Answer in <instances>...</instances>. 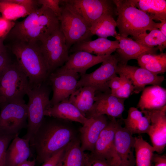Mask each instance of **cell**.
<instances>
[{
  "instance_id": "3957f363",
  "label": "cell",
  "mask_w": 166,
  "mask_h": 166,
  "mask_svg": "<svg viewBox=\"0 0 166 166\" xmlns=\"http://www.w3.org/2000/svg\"><path fill=\"white\" fill-rule=\"evenodd\" d=\"M40 45L34 42H15L11 46V50L27 77L31 89L42 85L49 75Z\"/></svg>"
},
{
  "instance_id": "d6986e66",
  "label": "cell",
  "mask_w": 166,
  "mask_h": 166,
  "mask_svg": "<svg viewBox=\"0 0 166 166\" xmlns=\"http://www.w3.org/2000/svg\"><path fill=\"white\" fill-rule=\"evenodd\" d=\"M114 38L118 41L119 45L115 54L118 58V63L121 64H127L129 60H137L144 54H156L158 50L157 47H146L128 37L121 36L118 33Z\"/></svg>"
},
{
  "instance_id": "8992f818",
  "label": "cell",
  "mask_w": 166,
  "mask_h": 166,
  "mask_svg": "<svg viewBox=\"0 0 166 166\" xmlns=\"http://www.w3.org/2000/svg\"><path fill=\"white\" fill-rule=\"evenodd\" d=\"M30 89L27 77L16 61L8 64L0 75V97L6 102L25 103L24 97Z\"/></svg>"
},
{
  "instance_id": "5bb4252c",
  "label": "cell",
  "mask_w": 166,
  "mask_h": 166,
  "mask_svg": "<svg viewBox=\"0 0 166 166\" xmlns=\"http://www.w3.org/2000/svg\"><path fill=\"white\" fill-rule=\"evenodd\" d=\"M141 112L149 120L150 126L147 134L154 151L161 154L166 146V105L159 109Z\"/></svg>"
},
{
  "instance_id": "7bdbcfd3",
  "label": "cell",
  "mask_w": 166,
  "mask_h": 166,
  "mask_svg": "<svg viewBox=\"0 0 166 166\" xmlns=\"http://www.w3.org/2000/svg\"><path fill=\"white\" fill-rule=\"evenodd\" d=\"M160 22L157 23V28L159 29L162 33L166 37V19L163 20Z\"/></svg>"
},
{
  "instance_id": "52a82bcc",
  "label": "cell",
  "mask_w": 166,
  "mask_h": 166,
  "mask_svg": "<svg viewBox=\"0 0 166 166\" xmlns=\"http://www.w3.org/2000/svg\"><path fill=\"white\" fill-rule=\"evenodd\" d=\"M61 3L62 12L58 18L60 29L64 35L69 50L76 43L91 40L93 35L90 27L82 18L67 5L60 2Z\"/></svg>"
},
{
  "instance_id": "ac0fdd59",
  "label": "cell",
  "mask_w": 166,
  "mask_h": 166,
  "mask_svg": "<svg viewBox=\"0 0 166 166\" xmlns=\"http://www.w3.org/2000/svg\"><path fill=\"white\" fill-rule=\"evenodd\" d=\"M114 143L120 161L119 166H135L134 137L119 123L115 133Z\"/></svg>"
},
{
  "instance_id": "f35d334b",
  "label": "cell",
  "mask_w": 166,
  "mask_h": 166,
  "mask_svg": "<svg viewBox=\"0 0 166 166\" xmlns=\"http://www.w3.org/2000/svg\"><path fill=\"white\" fill-rule=\"evenodd\" d=\"M11 62L9 53L3 44L0 47V75L5 68Z\"/></svg>"
},
{
  "instance_id": "6da1fadb",
  "label": "cell",
  "mask_w": 166,
  "mask_h": 166,
  "mask_svg": "<svg viewBox=\"0 0 166 166\" xmlns=\"http://www.w3.org/2000/svg\"><path fill=\"white\" fill-rule=\"evenodd\" d=\"M48 117L44 118L30 144L35 152L36 161L39 164L66 147L77 137L69 121Z\"/></svg>"
},
{
  "instance_id": "4fadbf2b",
  "label": "cell",
  "mask_w": 166,
  "mask_h": 166,
  "mask_svg": "<svg viewBox=\"0 0 166 166\" xmlns=\"http://www.w3.org/2000/svg\"><path fill=\"white\" fill-rule=\"evenodd\" d=\"M110 117L107 125L101 132L93 151L90 154L106 161L112 166H119L120 161L114 143L115 133L119 122L116 118Z\"/></svg>"
},
{
  "instance_id": "5b68a950",
  "label": "cell",
  "mask_w": 166,
  "mask_h": 166,
  "mask_svg": "<svg viewBox=\"0 0 166 166\" xmlns=\"http://www.w3.org/2000/svg\"><path fill=\"white\" fill-rule=\"evenodd\" d=\"M51 90L46 80L38 87L30 89L27 93V126L26 133L23 138L29 140L30 144L45 117V112L51 106L49 99Z\"/></svg>"
},
{
  "instance_id": "603a6c76",
  "label": "cell",
  "mask_w": 166,
  "mask_h": 166,
  "mask_svg": "<svg viewBox=\"0 0 166 166\" xmlns=\"http://www.w3.org/2000/svg\"><path fill=\"white\" fill-rule=\"evenodd\" d=\"M69 98L50 107L45 112V117L77 122L83 125L87 122L88 119L69 101Z\"/></svg>"
},
{
  "instance_id": "e0dca14e",
  "label": "cell",
  "mask_w": 166,
  "mask_h": 166,
  "mask_svg": "<svg viewBox=\"0 0 166 166\" xmlns=\"http://www.w3.org/2000/svg\"><path fill=\"white\" fill-rule=\"evenodd\" d=\"M108 117L101 115L91 117L80 128L81 148L83 152L93 151L101 132L109 122Z\"/></svg>"
},
{
  "instance_id": "f546056e",
  "label": "cell",
  "mask_w": 166,
  "mask_h": 166,
  "mask_svg": "<svg viewBox=\"0 0 166 166\" xmlns=\"http://www.w3.org/2000/svg\"><path fill=\"white\" fill-rule=\"evenodd\" d=\"M36 9L23 6L14 0H0L1 16L9 21L15 22L20 18L28 16Z\"/></svg>"
},
{
  "instance_id": "ba28073f",
  "label": "cell",
  "mask_w": 166,
  "mask_h": 166,
  "mask_svg": "<svg viewBox=\"0 0 166 166\" xmlns=\"http://www.w3.org/2000/svg\"><path fill=\"white\" fill-rule=\"evenodd\" d=\"M0 134L18 136L19 132L27 126L26 104L5 102L0 105Z\"/></svg>"
},
{
  "instance_id": "7a4b0ae2",
  "label": "cell",
  "mask_w": 166,
  "mask_h": 166,
  "mask_svg": "<svg viewBox=\"0 0 166 166\" xmlns=\"http://www.w3.org/2000/svg\"><path fill=\"white\" fill-rule=\"evenodd\" d=\"M60 28L57 16L50 9L42 6L23 20L16 22L6 38L12 42L42 44Z\"/></svg>"
},
{
  "instance_id": "74e56055",
  "label": "cell",
  "mask_w": 166,
  "mask_h": 166,
  "mask_svg": "<svg viewBox=\"0 0 166 166\" xmlns=\"http://www.w3.org/2000/svg\"><path fill=\"white\" fill-rule=\"evenodd\" d=\"M85 166H112L106 161L84 152Z\"/></svg>"
},
{
  "instance_id": "f1b7e54d",
  "label": "cell",
  "mask_w": 166,
  "mask_h": 166,
  "mask_svg": "<svg viewBox=\"0 0 166 166\" xmlns=\"http://www.w3.org/2000/svg\"><path fill=\"white\" fill-rule=\"evenodd\" d=\"M140 67L152 73L158 75L166 71V53H145L139 56L137 59Z\"/></svg>"
},
{
  "instance_id": "9a60e30c",
  "label": "cell",
  "mask_w": 166,
  "mask_h": 166,
  "mask_svg": "<svg viewBox=\"0 0 166 166\" xmlns=\"http://www.w3.org/2000/svg\"><path fill=\"white\" fill-rule=\"evenodd\" d=\"M125 99L112 95L111 93L96 91L94 102L85 114L87 119L101 115L116 118H122L124 109Z\"/></svg>"
},
{
  "instance_id": "ffe728a7",
  "label": "cell",
  "mask_w": 166,
  "mask_h": 166,
  "mask_svg": "<svg viewBox=\"0 0 166 166\" xmlns=\"http://www.w3.org/2000/svg\"><path fill=\"white\" fill-rule=\"evenodd\" d=\"M110 55H94L88 52L79 51L69 55L64 66L67 69L80 75L86 73L87 70L103 62Z\"/></svg>"
},
{
  "instance_id": "7402d4cb",
  "label": "cell",
  "mask_w": 166,
  "mask_h": 166,
  "mask_svg": "<svg viewBox=\"0 0 166 166\" xmlns=\"http://www.w3.org/2000/svg\"><path fill=\"white\" fill-rule=\"evenodd\" d=\"M32 155L29 140L17 136L12 140L7 149L5 166H18L28 160Z\"/></svg>"
},
{
  "instance_id": "2e32d148",
  "label": "cell",
  "mask_w": 166,
  "mask_h": 166,
  "mask_svg": "<svg viewBox=\"0 0 166 166\" xmlns=\"http://www.w3.org/2000/svg\"><path fill=\"white\" fill-rule=\"evenodd\" d=\"M117 74L122 75L131 81L134 88L133 93L136 94L142 91L147 85L160 86L165 80L164 76L154 74L140 67L118 62Z\"/></svg>"
},
{
  "instance_id": "ee69618b",
  "label": "cell",
  "mask_w": 166,
  "mask_h": 166,
  "mask_svg": "<svg viewBox=\"0 0 166 166\" xmlns=\"http://www.w3.org/2000/svg\"><path fill=\"white\" fill-rule=\"evenodd\" d=\"M36 163V161L35 160H28L20 164L18 166H34Z\"/></svg>"
},
{
  "instance_id": "60d3db41",
  "label": "cell",
  "mask_w": 166,
  "mask_h": 166,
  "mask_svg": "<svg viewBox=\"0 0 166 166\" xmlns=\"http://www.w3.org/2000/svg\"><path fill=\"white\" fill-rule=\"evenodd\" d=\"M152 166H166V156L164 155L154 153Z\"/></svg>"
},
{
  "instance_id": "d590c367",
  "label": "cell",
  "mask_w": 166,
  "mask_h": 166,
  "mask_svg": "<svg viewBox=\"0 0 166 166\" xmlns=\"http://www.w3.org/2000/svg\"><path fill=\"white\" fill-rule=\"evenodd\" d=\"M61 1V0H38V5L50 9L58 18L61 16L62 12V9L60 6Z\"/></svg>"
},
{
  "instance_id": "d6a6232c",
  "label": "cell",
  "mask_w": 166,
  "mask_h": 166,
  "mask_svg": "<svg viewBox=\"0 0 166 166\" xmlns=\"http://www.w3.org/2000/svg\"><path fill=\"white\" fill-rule=\"evenodd\" d=\"M142 45L150 48L157 46L161 52L166 47V37L158 29H154L149 33H146L134 39Z\"/></svg>"
},
{
  "instance_id": "484cf974",
  "label": "cell",
  "mask_w": 166,
  "mask_h": 166,
  "mask_svg": "<svg viewBox=\"0 0 166 166\" xmlns=\"http://www.w3.org/2000/svg\"><path fill=\"white\" fill-rule=\"evenodd\" d=\"M96 89L90 86L77 88L69 98V101L85 116L94 102Z\"/></svg>"
},
{
  "instance_id": "bcb514c9",
  "label": "cell",
  "mask_w": 166,
  "mask_h": 166,
  "mask_svg": "<svg viewBox=\"0 0 166 166\" xmlns=\"http://www.w3.org/2000/svg\"><path fill=\"white\" fill-rule=\"evenodd\" d=\"M4 41L3 40H0V47L3 44Z\"/></svg>"
},
{
  "instance_id": "cb8c5ba5",
  "label": "cell",
  "mask_w": 166,
  "mask_h": 166,
  "mask_svg": "<svg viewBox=\"0 0 166 166\" xmlns=\"http://www.w3.org/2000/svg\"><path fill=\"white\" fill-rule=\"evenodd\" d=\"M166 89L160 86L145 87L137 105L140 111L160 109L166 105Z\"/></svg>"
},
{
  "instance_id": "ab89813d",
  "label": "cell",
  "mask_w": 166,
  "mask_h": 166,
  "mask_svg": "<svg viewBox=\"0 0 166 166\" xmlns=\"http://www.w3.org/2000/svg\"><path fill=\"white\" fill-rule=\"evenodd\" d=\"M66 147L61 149L43 163L42 166H57Z\"/></svg>"
},
{
  "instance_id": "1f68e13d",
  "label": "cell",
  "mask_w": 166,
  "mask_h": 166,
  "mask_svg": "<svg viewBox=\"0 0 166 166\" xmlns=\"http://www.w3.org/2000/svg\"><path fill=\"white\" fill-rule=\"evenodd\" d=\"M134 139L135 166H152L154 152L152 146L140 135Z\"/></svg>"
},
{
  "instance_id": "9c48e42d",
  "label": "cell",
  "mask_w": 166,
  "mask_h": 166,
  "mask_svg": "<svg viewBox=\"0 0 166 166\" xmlns=\"http://www.w3.org/2000/svg\"><path fill=\"white\" fill-rule=\"evenodd\" d=\"M61 2L68 6L91 27L103 15H117L116 7L113 0H63Z\"/></svg>"
},
{
  "instance_id": "44dd1931",
  "label": "cell",
  "mask_w": 166,
  "mask_h": 166,
  "mask_svg": "<svg viewBox=\"0 0 166 166\" xmlns=\"http://www.w3.org/2000/svg\"><path fill=\"white\" fill-rule=\"evenodd\" d=\"M119 42L109 40L106 38H99L94 40H88L73 45L69 52L73 53L83 51L96 55H110L119 48Z\"/></svg>"
},
{
  "instance_id": "b9f144b4",
  "label": "cell",
  "mask_w": 166,
  "mask_h": 166,
  "mask_svg": "<svg viewBox=\"0 0 166 166\" xmlns=\"http://www.w3.org/2000/svg\"><path fill=\"white\" fill-rule=\"evenodd\" d=\"M122 83L121 77L116 76L112 78L109 82L108 86L111 90V92L114 91L121 87Z\"/></svg>"
},
{
  "instance_id": "277c9868",
  "label": "cell",
  "mask_w": 166,
  "mask_h": 166,
  "mask_svg": "<svg viewBox=\"0 0 166 166\" xmlns=\"http://www.w3.org/2000/svg\"><path fill=\"white\" fill-rule=\"evenodd\" d=\"M116 7L117 27L118 34L127 37L131 36L133 39L157 29V23L148 14L135 7L131 0H113Z\"/></svg>"
},
{
  "instance_id": "f6af8a7d",
  "label": "cell",
  "mask_w": 166,
  "mask_h": 166,
  "mask_svg": "<svg viewBox=\"0 0 166 166\" xmlns=\"http://www.w3.org/2000/svg\"><path fill=\"white\" fill-rule=\"evenodd\" d=\"M6 102V99L4 97H0V105Z\"/></svg>"
},
{
  "instance_id": "e575fe53",
  "label": "cell",
  "mask_w": 166,
  "mask_h": 166,
  "mask_svg": "<svg viewBox=\"0 0 166 166\" xmlns=\"http://www.w3.org/2000/svg\"><path fill=\"white\" fill-rule=\"evenodd\" d=\"M18 136L4 135L0 134V166H5L7 149L14 138Z\"/></svg>"
},
{
  "instance_id": "4316f807",
  "label": "cell",
  "mask_w": 166,
  "mask_h": 166,
  "mask_svg": "<svg viewBox=\"0 0 166 166\" xmlns=\"http://www.w3.org/2000/svg\"><path fill=\"white\" fill-rule=\"evenodd\" d=\"M133 5L148 14L153 20L166 19L165 0H131Z\"/></svg>"
},
{
  "instance_id": "30bf717a",
  "label": "cell",
  "mask_w": 166,
  "mask_h": 166,
  "mask_svg": "<svg viewBox=\"0 0 166 166\" xmlns=\"http://www.w3.org/2000/svg\"><path fill=\"white\" fill-rule=\"evenodd\" d=\"M118 62V59L116 54L110 55L94 71L89 73L80 75L77 89L83 86H90L95 89L97 91L111 93L108 83L112 78L117 76V69Z\"/></svg>"
},
{
  "instance_id": "8d00e7d4",
  "label": "cell",
  "mask_w": 166,
  "mask_h": 166,
  "mask_svg": "<svg viewBox=\"0 0 166 166\" xmlns=\"http://www.w3.org/2000/svg\"><path fill=\"white\" fill-rule=\"evenodd\" d=\"M15 22L6 20L0 16V40H4L15 24Z\"/></svg>"
},
{
  "instance_id": "d4e9b609",
  "label": "cell",
  "mask_w": 166,
  "mask_h": 166,
  "mask_svg": "<svg viewBox=\"0 0 166 166\" xmlns=\"http://www.w3.org/2000/svg\"><path fill=\"white\" fill-rule=\"evenodd\" d=\"M126 129L132 135L148 132L150 122L148 117L136 108L130 107L128 110V116L122 119Z\"/></svg>"
},
{
  "instance_id": "4dcf8cb0",
  "label": "cell",
  "mask_w": 166,
  "mask_h": 166,
  "mask_svg": "<svg viewBox=\"0 0 166 166\" xmlns=\"http://www.w3.org/2000/svg\"><path fill=\"white\" fill-rule=\"evenodd\" d=\"M117 23L114 16L109 14L102 16L92 24L90 29L93 35L99 38H106L110 36L115 37L118 33L116 31Z\"/></svg>"
},
{
  "instance_id": "836d02e7",
  "label": "cell",
  "mask_w": 166,
  "mask_h": 166,
  "mask_svg": "<svg viewBox=\"0 0 166 166\" xmlns=\"http://www.w3.org/2000/svg\"><path fill=\"white\" fill-rule=\"evenodd\" d=\"M119 75L122 78L121 85L119 89L111 92V94L117 97L125 99L133 93L134 86L129 79L122 75Z\"/></svg>"
},
{
  "instance_id": "8fae6325",
  "label": "cell",
  "mask_w": 166,
  "mask_h": 166,
  "mask_svg": "<svg viewBox=\"0 0 166 166\" xmlns=\"http://www.w3.org/2000/svg\"><path fill=\"white\" fill-rule=\"evenodd\" d=\"M40 48L49 74L63 65L68 59L69 50L64 35L60 29L41 44Z\"/></svg>"
},
{
  "instance_id": "83f0119b",
  "label": "cell",
  "mask_w": 166,
  "mask_h": 166,
  "mask_svg": "<svg viewBox=\"0 0 166 166\" xmlns=\"http://www.w3.org/2000/svg\"><path fill=\"white\" fill-rule=\"evenodd\" d=\"M84 153L77 137L66 147L57 166H85Z\"/></svg>"
},
{
  "instance_id": "7c38bea8",
  "label": "cell",
  "mask_w": 166,
  "mask_h": 166,
  "mask_svg": "<svg viewBox=\"0 0 166 166\" xmlns=\"http://www.w3.org/2000/svg\"><path fill=\"white\" fill-rule=\"evenodd\" d=\"M78 73L65 68L64 65L50 73L47 81L53 91L50 100L51 106L68 98L77 89Z\"/></svg>"
}]
</instances>
